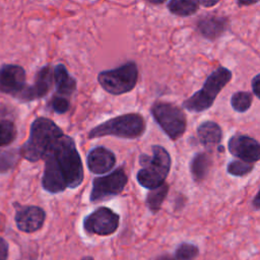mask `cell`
Instances as JSON below:
<instances>
[{
  "mask_svg": "<svg viewBox=\"0 0 260 260\" xmlns=\"http://www.w3.org/2000/svg\"><path fill=\"white\" fill-rule=\"evenodd\" d=\"M42 187L51 194L78 188L84 179L83 166L74 139L63 133L45 151Z\"/></svg>",
  "mask_w": 260,
  "mask_h": 260,
  "instance_id": "cell-1",
  "label": "cell"
},
{
  "mask_svg": "<svg viewBox=\"0 0 260 260\" xmlns=\"http://www.w3.org/2000/svg\"><path fill=\"white\" fill-rule=\"evenodd\" d=\"M63 133V130L51 119L38 117L32 121L28 139L21 146L19 153L26 160L36 162L42 159L50 144Z\"/></svg>",
  "mask_w": 260,
  "mask_h": 260,
  "instance_id": "cell-2",
  "label": "cell"
},
{
  "mask_svg": "<svg viewBox=\"0 0 260 260\" xmlns=\"http://www.w3.org/2000/svg\"><path fill=\"white\" fill-rule=\"evenodd\" d=\"M152 154H140L139 165L142 167L136 175L138 184L145 189L155 188L165 183L172 165L169 151L161 145H151Z\"/></svg>",
  "mask_w": 260,
  "mask_h": 260,
  "instance_id": "cell-3",
  "label": "cell"
},
{
  "mask_svg": "<svg viewBox=\"0 0 260 260\" xmlns=\"http://www.w3.org/2000/svg\"><path fill=\"white\" fill-rule=\"evenodd\" d=\"M146 129L145 120L138 113H127L111 118L89 130V139L104 136H114L124 139H137L141 137Z\"/></svg>",
  "mask_w": 260,
  "mask_h": 260,
  "instance_id": "cell-4",
  "label": "cell"
},
{
  "mask_svg": "<svg viewBox=\"0 0 260 260\" xmlns=\"http://www.w3.org/2000/svg\"><path fill=\"white\" fill-rule=\"evenodd\" d=\"M231 79L232 71L219 66L208 75L203 86L198 91L183 102V108L191 113H201L208 110Z\"/></svg>",
  "mask_w": 260,
  "mask_h": 260,
  "instance_id": "cell-5",
  "label": "cell"
},
{
  "mask_svg": "<svg viewBox=\"0 0 260 260\" xmlns=\"http://www.w3.org/2000/svg\"><path fill=\"white\" fill-rule=\"evenodd\" d=\"M138 80V68L134 61H128L117 68L101 71L98 81L107 92L120 95L131 91Z\"/></svg>",
  "mask_w": 260,
  "mask_h": 260,
  "instance_id": "cell-6",
  "label": "cell"
},
{
  "mask_svg": "<svg viewBox=\"0 0 260 260\" xmlns=\"http://www.w3.org/2000/svg\"><path fill=\"white\" fill-rule=\"evenodd\" d=\"M150 114L160 129L174 141L181 138L187 129V118L184 111L172 103H153Z\"/></svg>",
  "mask_w": 260,
  "mask_h": 260,
  "instance_id": "cell-7",
  "label": "cell"
},
{
  "mask_svg": "<svg viewBox=\"0 0 260 260\" xmlns=\"http://www.w3.org/2000/svg\"><path fill=\"white\" fill-rule=\"evenodd\" d=\"M128 183V177L123 167H119L110 174L95 177L92 180V188L89 201L98 203L117 196L123 192Z\"/></svg>",
  "mask_w": 260,
  "mask_h": 260,
  "instance_id": "cell-8",
  "label": "cell"
},
{
  "mask_svg": "<svg viewBox=\"0 0 260 260\" xmlns=\"http://www.w3.org/2000/svg\"><path fill=\"white\" fill-rule=\"evenodd\" d=\"M120 216L109 207L101 206L87 214L82 220V228L88 235L106 237L113 235L119 228Z\"/></svg>",
  "mask_w": 260,
  "mask_h": 260,
  "instance_id": "cell-9",
  "label": "cell"
},
{
  "mask_svg": "<svg viewBox=\"0 0 260 260\" xmlns=\"http://www.w3.org/2000/svg\"><path fill=\"white\" fill-rule=\"evenodd\" d=\"M229 152L244 161L255 164L260 159V144L259 142L245 134H234L228 142Z\"/></svg>",
  "mask_w": 260,
  "mask_h": 260,
  "instance_id": "cell-10",
  "label": "cell"
},
{
  "mask_svg": "<svg viewBox=\"0 0 260 260\" xmlns=\"http://www.w3.org/2000/svg\"><path fill=\"white\" fill-rule=\"evenodd\" d=\"M25 70L16 64H3L0 66V92L15 98L24 89Z\"/></svg>",
  "mask_w": 260,
  "mask_h": 260,
  "instance_id": "cell-11",
  "label": "cell"
},
{
  "mask_svg": "<svg viewBox=\"0 0 260 260\" xmlns=\"http://www.w3.org/2000/svg\"><path fill=\"white\" fill-rule=\"evenodd\" d=\"M53 82V69L50 65H45L37 72L34 84L26 85L18 94L17 99L21 102H31L42 99L51 90Z\"/></svg>",
  "mask_w": 260,
  "mask_h": 260,
  "instance_id": "cell-12",
  "label": "cell"
},
{
  "mask_svg": "<svg viewBox=\"0 0 260 260\" xmlns=\"http://www.w3.org/2000/svg\"><path fill=\"white\" fill-rule=\"evenodd\" d=\"M46 219L45 210L36 205H19L16 207L14 220L19 231L35 233L41 230Z\"/></svg>",
  "mask_w": 260,
  "mask_h": 260,
  "instance_id": "cell-13",
  "label": "cell"
},
{
  "mask_svg": "<svg viewBox=\"0 0 260 260\" xmlns=\"http://www.w3.org/2000/svg\"><path fill=\"white\" fill-rule=\"evenodd\" d=\"M86 165L92 174L103 175L114 169L116 165L115 153L105 146L91 148L86 155Z\"/></svg>",
  "mask_w": 260,
  "mask_h": 260,
  "instance_id": "cell-14",
  "label": "cell"
},
{
  "mask_svg": "<svg viewBox=\"0 0 260 260\" xmlns=\"http://www.w3.org/2000/svg\"><path fill=\"white\" fill-rule=\"evenodd\" d=\"M196 131L199 142L207 150H211L222 140V130L216 122L204 121L199 124Z\"/></svg>",
  "mask_w": 260,
  "mask_h": 260,
  "instance_id": "cell-15",
  "label": "cell"
},
{
  "mask_svg": "<svg viewBox=\"0 0 260 260\" xmlns=\"http://www.w3.org/2000/svg\"><path fill=\"white\" fill-rule=\"evenodd\" d=\"M197 27L205 39L214 41L228 28V19L222 16L207 15L198 21Z\"/></svg>",
  "mask_w": 260,
  "mask_h": 260,
  "instance_id": "cell-16",
  "label": "cell"
},
{
  "mask_svg": "<svg viewBox=\"0 0 260 260\" xmlns=\"http://www.w3.org/2000/svg\"><path fill=\"white\" fill-rule=\"evenodd\" d=\"M53 77L57 94L69 98L76 89V80L63 64H58L53 69Z\"/></svg>",
  "mask_w": 260,
  "mask_h": 260,
  "instance_id": "cell-17",
  "label": "cell"
},
{
  "mask_svg": "<svg viewBox=\"0 0 260 260\" xmlns=\"http://www.w3.org/2000/svg\"><path fill=\"white\" fill-rule=\"evenodd\" d=\"M212 159L207 151L196 152L190 161V173L192 179L196 183L202 182L208 175Z\"/></svg>",
  "mask_w": 260,
  "mask_h": 260,
  "instance_id": "cell-18",
  "label": "cell"
},
{
  "mask_svg": "<svg viewBox=\"0 0 260 260\" xmlns=\"http://www.w3.org/2000/svg\"><path fill=\"white\" fill-rule=\"evenodd\" d=\"M169 192V185L167 183H162L161 185L149 189L146 195V205L151 213H156L165 201Z\"/></svg>",
  "mask_w": 260,
  "mask_h": 260,
  "instance_id": "cell-19",
  "label": "cell"
},
{
  "mask_svg": "<svg viewBox=\"0 0 260 260\" xmlns=\"http://www.w3.org/2000/svg\"><path fill=\"white\" fill-rule=\"evenodd\" d=\"M169 11L178 16H190L199 9L198 0H170L168 3Z\"/></svg>",
  "mask_w": 260,
  "mask_h": 260,
  "instance_id": "cell-20",
  "label": "cell"
},
{
  "mask_svg": "<svg viewBox=\"0 0 260 260\" xmlns=\"http://www.w3.org/2000/svg\"><path fill=\"white\" fill-rule=\"evenodd\" d=\"M253 103V95L249 91H237L231 98V106L237 113L247 112Z\"/></svg>",
  "mask_w": 260,
  "mask_h": 260,
  "instance_id": "cell-21",
  "label": "cell"
},
{
  "mask_svg": "<svg viewBox=\"0 0 260 260\" xmlns=\"http://www.w3.org/2000/svg\"><path fill=\"white\" fill-rule=\"evenodd\" d=\"M17 135L15 124L8 119H0V147L9 145Z\"/></svg>",
  "mask_w": 260,
  "mask_h": 260,
  "instance_id": "cell-22",
  "label": "cell"
},
{
  "mask_svg": "<svg viewBox=\"0 0 260 260\" xmlns=\"http://www.w3.org/2000/svg\"><path fill=\"white\" fill-rule=\"evenodd\" d=\"M199 255V248L192 243H180L174 253V260H195Z\"/></svg>",
  "mask_w": 260,
  "mask_h": 260,
  "instance_id": "cell-23",
  "label": "cell"
},
{
  "mask_svg": "<svg viewBox=\"0 0 260 260\" xmlns=\"http://www.w3.org/2000/svg\"><path fill=\"white\" fill-rule=\"evenodd\" d=\"M254 170V164L241 159H234L226 166V172L234 177H244Z\"/></svg>",
  "mask_w": 260,
  "mask_h": 260,
  "instance_id": "cell-24",
  "label": "cell"
},
{
  "mask_svg": "<svg viewBox=\"0 0 260 260\" xmlns=\"http://www.w3.org/2000/svg\"><path fill=\"white\" fill-rule=\"evenodd\" d=\"M20 153L11 150H0V173H6L16 164Z\"/></svg>",
  "mask_w": 260,
  "mask_h": 260,
  "instance_id": "cell-25",
  "label": "cell"
},
{
  "mask_svg": "<svg viewBox=\"0 0 260 260\" xmlns=\"http://www.w3.org/2000/svg\"><path fill=\"white\" fill-rule=\"evenodd\" d=\"M50 106L55 113L65 114L70 108V102H69L68 98H65V96H62L59 94H55L50 102Z\"/></svg>",
  "mask_w": 260,
  "mask_h": 260,
  "instance_id": "cell-26",
  "label": "cell"
},
{
  "mask_svg": "<svg viewBox=\"0 0 260 260\" xmlns=\"http://www.w3.org/2000/svg\"><path fill=\"white\" fill-rule=\"evenodd\" d=\"M8 248V243L2 237H0V260H7Z\"/></svg>",
  "mask_w": 260,
  "mask_h": 260,
  "instance_id": "cell-27",
  "label": "cell"
},
{
  "mask_svg": "<svg viewBox=\"0 0 260 260\" xmlns=\"http://www.w3.org/2000/svg\"><path fill=\"white\" fill-rule=\"evenodd\" d=\"M251 85H252V89H253V93L259 98V86H260V74H256L254 76V78L252 79V82H251Z\"/></svg>",
  "mask_w": 260,
  "mask_h": 260,
  "instance_id": "cell-28",
  "label": "cell"
},
{
  "mask_svg": "<svg viewBox=\"0 0 260 260\" xmlns=\"http://www.w3.org/2000/svg\"><path fill=\"white\" fill-rule=\"evenodd\" d=\"M220 0H198V3L204 7H212L216 5Z\"/></svg>",
  "mask_w": 260,
  "mask_h": 260,
  "instance_id": "cell-29",
  "label": "cell"
},
{
  "mask_svg": "<svg viewBox=\"0 0 260 260\" xmlns=\"http://www.w3.org/2000/svg\"><path fill=\"white\" fill-rule=\"evenodd\" d=\"M259 195H260V193L258 191L256 193V195L254 196L253 200H252V205H253L255 210H259V208H260V197H259Z\"/></svg>",
  "mask_w": 260,
  "mask_h": 260,
  "instance_id": "cell-30",
  "label": "cell"
},
{
  "mask_svg": "<svg viewBox=\"0 0 260 260\" xmlns=\"http://www.w3.org/2000/svg\"><path fill=\"white\" fill-rule=\"evenodd\" d=\"M237 1L240 6H249V5L256 4L259 0H237Z\"/></svg>",
  "mask_w": 260,
  "mask_h": 260,
  "instance_id": "cell-31",
  "label": "cell"
},
{
  "mask_svg": "<svg viewBox=\"0 0 260 260\" xmlns=\"http://www.w3.org/2000/svg\"><path fill=\"white\" fill-rule=\"evenodd\" d=\"M149 3H151V4H155V5H157V4H161V3H164V2H166L167 0H147Z\"/></svg>",
  "mask_w": 260,
  "mask_h": 260,
  "instance_id": "cell-32",
  "label": "cell"
},
{
  "mask_svg": "<svg viewBox=\"0 0 260 260\" xmlns=\"http://www.w3.org/2000/svg\"><path fill=\"white\" fill-rule=\"evenodd\" d=\"M156 260H174V259L171 258L169 255H161Z\"/></svg>",
  "mask_w": 260,
  "mask_h": 260,
  "instance_id": "cell-33",
  "label": "cell"
},
{
  "mask_svg": "<svg viewBox=\"0 0 260 260\" xmlns=\"http://www.w3.org/2000/svg\"><path fill=\"white\" fill-rule=\"evenodd\" d=\"M80 260H94L91 256H84V257H82Z\"/></svg>",
  "mask_w": 260,
  "mask_h": 260,
  "instance_id": "cell-34",
  "label": "cell"
}]
</instances>
